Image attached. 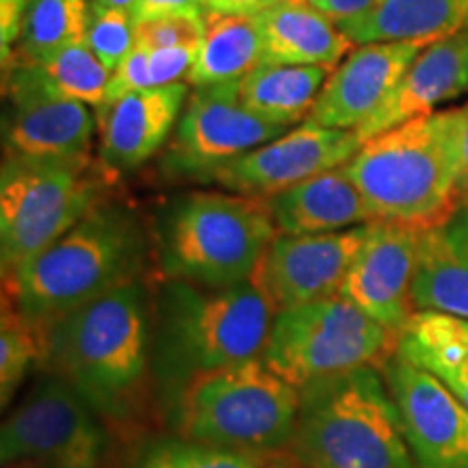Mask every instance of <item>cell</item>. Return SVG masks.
<instances>
[{"label":"cell","instance_id":"obj_1","mask_svg":"<svg viewBox=\"0 0 468 468\" xmlns=\"http://www.w3.org/2000/svg\"><path fill=\"white\" fill-rule=\"evenodd\" d=\"M42 362L104 420L124 423L142 406L152 371V314L144 280L104 292L42 330Z\"/></svg>","mask_w":468,"mask_h":468},{"label":"cell","instance_id":"obj_2","mask_svg":"<svg viewBox=\"0 0 468 468\" xmlns=\"http://www.w3.org/2000/svg\"><path fill=\"white\" fill-rule=\"evenodd\" d=\"M276 313L256 278L226 289L165 280L152 314V376L161 399L172 406L196 379L262 356Z\"/></svg>","mask_w":468,"mask_h":468},{"label":"cell","instance_id":"obj_3","mask_svg":"<svg viewBox=\"0 0 468 468\" xmlns=\"http://www.w3.org/2000/svg\"><path fill=\"white\" fill-rule=\"evenodd\" d=\"M144 228L124 204L98 202L42 254L5 280V297L39 332L63 314L142 278Z\"/></svg>","mask_w":468,"mask_h":468},{"label":"cell","instance_id":"obj_4","mask_svg":"<svg viewBox=\"0 0 468 468\" xmlns=\"http://www.w3.org/2000/svg\"><path fill=\"white\" fill-rule=\"evenodd\" d=\"M345 169L373 221L419 232L444 224L460 208L452 109L367 139Z\"/></svg>","mask_w":468,"mask_h":468},{"label":"cell","instance_id":"obj_5","mask_svg":"<svg viewBox=\"0 0 468 468\" xmlns=\"http://www.w3.org/2000/svg\"><path fill=\"white\" fill-rule=\"evenodd\" d=\"M286 453L302 468H419L376 367L302 386Z\"/></svg>","mask_w":468,"mask_h":468},{"label":"cell","instance_id":"obj_6","mask_svg":"<svg viewBox=\"0 0 468 468\" xmlns=\"http://www.w3.org/2000/svg\"><path fill=\"white\" fill-rule=\"evenodd\" d=\"M276 234L261 197L191 191L161 207L156 259L165 280L226 289L254 278Z\"/></svg>","mask_w":468,"mask_h":468},{"label":"cell","instance_id":"obj_7","mask_svg":"<svg viewBox=\"0 0 468 468\" xmlns=\"http://www.w3.org/2000/svg\"><path fill=\"white\" fill-rule=\"evenodd\" d=\"M300 388L267 362L251 358L219 368L186 386L172 403L183 438L228 452L276 455L289 449Z\"/></svg>","mask_w":468,"mask_h":468},{"label":"cell","instance_id":"obj_8","mask_svg":"<svg viewBox=\"0 0 468 468\" xmlns=\"http://www.w3.org/2000/svg\"><path fill=\"white\" fill-rule=\"evenodd\" d=\"M101 202L91 161L7 152L0 172L3 280L28 265Z\"/></svg>","mask_w":468,"mask_h":468},{"label":"cell","instance_id":"obj_9","mask_svg":"<svg viewBox=\"0 0 468 468\" xmlns=\"http://www.w3.org/2000/svg\"><path fill=\"white\" fill-rule=\"evenodd\" d=\"M399 336L379 325L343 295L278 310L262 360L302 388L314 379L360 367H384Z\"/></svg>","mask_w":468,"mask_h":468},{"label":"cell","instance_id":"obj_10","mask_svg":"<svg viewBox=\"0 0 468 468\" xmlns=\"http://www.w3.org/2000/svg\"><path fill=\"white\" fill-rule=\"evenodd\" d=\"M104 419L55 373L35 379L0 427V462L31 468H104Z\"/></svg>","mask_w":468,"mask_h":468},{"label":"cell","instance_id":"obj_11","mask_svg":"<svg viewBox=\"0 0 468 468\" xmlns=\"http://www.w3.org/2000/svg\"><path fill=\"white\" fill-rule=\"evenodd\" d=\"M250 111L239 96V83L193 87L163 167L178 178L197 180L218 167L289 133Z\"/></svg>","mask_w":468,"mask_h":468},{"label":"cell","instance_id":"obj_12","mask_svg":"<svg viewBox=\"0 0 468 468\" xmlns=\"http://www.w3.org/2000/svg\"><path fill=\"white\" fill-rule=\"evenodd\" d=\"M360 145L356 131H338L302 122L282 137L239 159L210 167L197 178V183L218 185L224 191L265 200L302 180L345 165Z\"/></svg>","mask_w":468,"mask_h":468},{"label":"cell","instance_id":"obj_13","mask_svg":"<svg viewBox=\"0 0 468 468\" xmlns=\"http://www.w3.org/2000/svg\"><path fill=\"white\" fill-rule=\"evenodd\" d=\"M419 468H468V406L436 376L399 354L382 367Z\"/></svg>","mask_w":468,"mask_h":468},{"label":"cell","instance_id":"obj_14","mask_svg":"<svg viewBox=\"0 0 468 468\" xmlns=\"http://www.w3.org/2000/svg\"><path fill=\"white\" fill-rule=\"evenodd\" d=\"M7 152L39 159L91 161L96 120L83 102L52 90L35 63L20 61L9 74Z\"/></svg>","mask_w":468,"mask_h":468},{"label":"cell","instance_id":"obj_15","mask_svg":"<svg viewBox=\"0 0 468 468\" xmlns=\"http://www.w3.org/2000/svg\"><path fill=\"white\" fill-rule=\"evenodd\" d=\"M371 224L327 234H276L256 269V282L276 310L338 295Z\"/></svg>","mask_w":468,"mask_h":468},{"label":"cell","instance_id":"obj_16","mask_svg":"<svg viewBox=\"0 0 468 468\" xmlns=\"http://www.w3.org/2000/svg\"><path fill=\"white\" fill-rule=\"evenodd\" d=\"M419 243V230L373 221L338 292L395 336H401L417 314L412 289Z\"/></svg>","mask_w":468,"mask_h":468},{"label":"cell","instance_id":"obj_17","mask_svg":"<svg viewBox=\"0 0 468 468\" xmlns=\"http://www.w3.org/2000/svg\"><path fill=\"white\" fill-rule=\"evenodd\" d=\"M427 46V42L356 46L327 76L306 122L338 131H358L388 101Z\"/></svg>","mask_w":468,"mask_h":468},{"label":"cell","instance_id":"obj_18","mask_svg":"<svg viewBox=\"0 0 468 468\" xmlns=\"http://www.w3.org/2000/svg\"><path fill=\"white\" fill-rule=\"evenodd\" d=\"M189 98V85L152 87L102 104L98 113V154L109 172L126 174L144 165L165 144Z\"/></svg>","mask_w":468,"mask_h":468},{"label":"cell","instance_id":"obj_19","mask_svg":"<svg viewBox=\"0 0 468 468\" xmlns=\"http://www.w3.org/2000/svg\"><path fill=\"white\" fill-rule=\"evenodd\" d=\"M468 96V33L458 31L420 50L390 98L362 124L360 142L438 113L442 104Z\"/></svg>","mask_w":468,"mask_h":468},{"label":"cell","instance_id":"obj_20","mask_svg":"<svg viewBox=\"0 0 468 468\" xmlns=\"http://www.w3.org/2000/svg\"><path fill=\"white\" fill-rule=\"evenodd\" d=\"M278 234H327L371 224L365 197L345 165L265 197Z\"/></svg>","mask_w":468,"mask_h":468},{"label":"cell","instance_id":"obj_21","mask_svg":"<svg viewBox=\"0 0 468 468\" xmlns=\"http://www.w3.org/2000/svg\"><path fill=\"white\" fill-rule=\"evenodd\" d=\"M414 308L468 319V204L420 232Z\"/></svg>","mask_w":468,"mask_h":468},{"label":"cell","instance_id":"obj_22","mask_svg":"<svg viewBox=\"0 0 468 468\" xmlns=\"http://www.w3.org/2000/svg\"><path fill=\"white\" fill-rule=\"evenodd\" d=\"M265 57L276 66H314L335 69L356 48L336 22L306 0H286L261 14Z\"/></svg>","mask_w":468,"mask_h":468},{"label":"cell","instance_id":"obj_23","mask_svg":"<svg viewBox=\"0 0 468 468\" xmlns=\"http://www.w3.org/2000/svg\"><path fill=\"white\" fill-rule=\"evenodd\" d=\"M468 0H379L365 16L338 25L354 46L378 42H427L464 28Z\"/></svg>","mask_w":468,"mask_h":468},{"label":"cell","instance_id":"obj_24","mask_svg":"<svg viewBox=\"0 0 468 468\" xmlns=\"http://www.w3.org/2000/svg\"><path fill=\"white\" fill-rule=\"evenodd\" d=\"M265 57L259 16L210 14L196 63L185 83L189 87L239 83Z\"/></svg>","mask_w":468,"mask_h":468},{"label":"cell","instance_id":"obj_25","mask_svg":"<svg viewBox=\"0 0 468 468\" xmlns=\"http://www.w3.org/2000/svg\"><path fill=\"white\" fill-rule=\"evenodd\" d=\"M327 76L330 69L325 68L261 63L239 80V96L254 113L292 128L308 120Z\"/></svg>","mask_w":468,"mask_h":468},{"label":"cell","instance_id":"obj_26","mask_svg":"<svg viewBox=\"0 0 468 468\" xmlns=\"http://www.w3.org/2000/svg\"><path fill=\"white\" fill-rule=\"evenodd\" d=\"M397 354L436 376L468 406V343L452 314L420 310L397 343Z\"/></svg>","mask_w":468,"mask_h":468},{"label":"cell","instance_id":"obj_27","mask_svg":"<svg viewBox=\"0 0 468 468\" xmlns=\"http://www.w3.org/2000/svg\"><path fill=\"white\" fill-rule=\"evenodd\" d=\"M91 0H28L17 50L22 61H42L63 46L85 42Z\"/></svg>","mask_w":468,"mask_h":468},{"label":"cell","instance_id":"obj_28","mask_svg":"<svg viewBox=\"0 0 468 468\" xmlns=\"http://www.w3.org/2000/svg\"><path fill=\"white\" fill-rule=\"evenodd\" d=\"M52 90L69 101L101 109L107 101L111 69L85 42L63 46L42 61H35Z\"/></svg>","mask_w":468,"mask_h":468},{"label":"cell","instance_id":"obj_29","mask_svg":"<svg viewBox=\"0 0 468 468\" xmlns=\"http://www.w3.org/2000/svg\"><path fill=\"white\" fill-rule=\"evenodd\" d=\"M42 332L20 314L7 297L0 319V403L7 408L33 365L42 362Z\"/></svg>","mask_w":468,"mask_h":468},{"label":"cell","instance_id":"obj_30","mask_svg":"<svg viewBox=\"0 0 468 468\" xmlns=\"http://www.w3.org/2000/svg\"><path fill=\"white\" fill-rule=\"evenodd\" d=\"M273 455L228 452L189 438H163L148 444L134 468H267Z\"/></svg>","mask_w":468,"mask_h":468},{"label":"cell","instance_id":"obj_31","mask_svg":"<svg viewBox=\"0 0 468 468\" xmlns=\"http://www.w3.org/2000/svg\"><path fill=\"white\" fill-rule=\"evenodd\" d=\"M85 44L113 72L137 46V33H134L131 11L91 5Z\"/></svg>","mask_w":468,"mask_h":468},{"label":"cell","instance_id":"obj_32","mask_svg":"<svg viewBox=\"0 0 468 468\" xmlns=\"http://www.w3.org/2000/svg\"><path fill=\"white\" fill-rule=\"evenodd\" d=\"M208 16L210 11L208 14L163 16L148 22H139V25H134L137 46L154 50V48H167V46L200 42L204 33H207Z\"/></svg>","mask_w":468,"mask_h":468},{"label":"cell","instance_id":"obj_33","mask_svg":"<svg viewBox=\"0 0 468 468\" xmlns=\"http://www.w3.org/2000/svg\"><path fill=\"white\" fill-rule=\"evenodd\" d=\"M202 42V39H200ZM200 42L167 46V48H154L148 55V72L152 87H169L185 83L193 63H196Z\"/></svg>","mask_w":468,"mask_h":468},{"label":"cell","instance_id":"obj_34","mask_svg":"<svg viewBox=\"0 0 468 468\" xmlns=\"http://www.w3.org/2000/svg\"><path fill=\"white\" fill-rule=\"evenodd\" d=\"M148 55H150L148 48H144V46H134L131 55H128L124 61L113 69V74H111L107 101H104V104L115 102L117 98L126 96V93L152 90L150 72H148Z\"/></svg>","mask_w":468,"mask_h":468},{"label":"cell","instance_id":"obj_35","mask_svg":"<svg viewBox=\"0 0 468 468\" xmlns=\"http://www.w3.org/2000/svg\"><path fill=\"white\" fill-rule=\"evenodd\" d=\"M176 14H208L204 0H139L131 11L134 25Z\"/></svg>","mask_w":468,"mask_h":468},{"label":"cell","instance_id":"obj_36","mask_svg":"<svg viewBox=\"0 0 468 468\" xmlns=\"http://www.w3.org/2000/svg\"><path fill=\"white\" fill-rule=\"evenodd\" d=\"M455 159H458V196L460 207L468 204V104L452 109Z\"/></svg>","mask_w":468,"mask_h":468},{"label":"cell","instance_id":"obj_37","mask_svg":"<svg viewBox=\"0 0 468 468\" xmlns=\"http://www.w3.org/2000/svg\"><path fill=\"white\" fill-rule=\"evenodd\" d=\"M306 3L313 5L314 9H319L332 22L343 25V22L365 16L367 11L376 7L379 0H306Z\"/></svg>","mask_w":468,"mask_h":468},{"label":"cell","instance_id":"obj_38","mask_svg":"<svg viewBox=\"0 0 468 468\" xmlns=\"http://www.w3.org/2000/svg\"><path fill=\"white\" fill-rule=\"evenodd\" d=\"M210 14L224 16H261L286 0H204Z\"/></svg>","mask_w":468,"mask_h":468},{"label":"cell","instance_id":"obj_39","mask_svg":"<svg viewBox=\"0 0 468 468\" xmlns=\"http://www.w3.org/2000/svg\"><path fill=\"white\" fill-rule=\"evenodd\" d=\"M28 0H3V17H0V27H3V57L7 58V48L11 42H17L20 35L22 16H25Z\"/></svg>","mask_w":468,"mask_h":468},{"label":"cell","instance_id":"obj_40","mask_svg":"<svg viewBox=\"0 0 468 468\" xmlns=\"http://www.w3.org/2000/svg\"><path fill=\"white\" fill-rule=\"evenodd\" d=\"M139 0H91V5H101V7H113V9H124V11H133L134 5Z\"/></svg>","mask_w":468,"mask_h":468},{"label":"cell","instance_id":"obj_41","mask_svg":"<svg viewBox=\"0 0 468 468\" xmlns=\"http://www.w3.org/2000/svg\"><path fill=\"white\" fill-rule=\"evenodd\" d=\"M267 468H302V466L297 464L289 453H286V455H273V458L269 460Z\"/></svg>","mask_w":468,"mask_h":468},{"label":"cell","instance_id":"obj_42","mask_svg":"<svg viewBox=\"0 0 468 468\" xmlns=\"http://www.w3.org/2000/svg\"><path fill=\"white\" fill-rule=\"evenodd\" d=\"M455 324H458V332H460V336L464 338V341L468 343V319H460V317H455Z\"/></svg>","mask_w":468,"mask_h":468},{"label":"cell","instance_id":"obj_43","mask_svg":"<svg viewBox=\"0 0 468 468\" xmlns=\"http://www.w3.org/2000/svg\"><path fill=\"white\" fill-rule=\"evenodd\" d=\"M3 468H31V466H22V464H7V466H3Z\"/></svg>","mask_w":468,"mask_h":468}]
</instances>
